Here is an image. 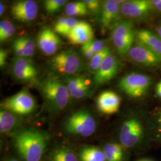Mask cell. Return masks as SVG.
Wrapping results in <instances>:
<instances>
[{
    "mask_svg": "<svg viewBox=\"0 0 161 161\" xmlns=\"http://www.w3.org/2000/svg\"><path fill=\"white\" fill-rule=\"evenodd\" d=\"M150 2L153 10L161 13V0H152Z\"/></svg>",
    "mask_w": 161,
    "mask_h": 161,
    "instance_id": "cell-34",
    "label": "cell"
},
{
    "mask_svg": "<svg viewBox=\"0 0 161 161\" xmlns=\"http://www.w3.org/2000/svg\"><path fill=\"white\" fill-rule=\"evenodd\" d=\"M66 2V0H46L44 4L47 13L53 14L60 11Z\"/></svg>",
    "mask_w": 161,
    "mask_h": 161,
    "instance_id": "cell-28",
    "label": "cell"
},
{
    "mask_svg": "<svg viewBox=\"0 0 161 161\" xmlns=\"http://www.w3.org/2000/svg\"><path fill=\"white\" fill-rule=\"evenodd\" d=\"M144 129L137 118H131L125 121L121 127L119 139L121 144L130 148L138 144L143 137Z\"/></svg>",
    "mask_w": 161,
    "mask_h": 161,
    "instance_id": "cell-8",
    "label": "cell"
},
{
    "mask_svg": "<svg viewBox=\"0 0 161 161\" xmlns=\"http://www.w3.org/2000/svg\"><path fill=\"white\" fill-rule=\"evenodd\" d=\"M22 122L19 115L10 111L1 109L0 111V132L9 134L14 131Z\"/></svg>",
    "mask_w": 161,
    "mask_h": 161,
    "instance_id": "cell-20",
    "label": "cell"
},
{
    "mask_svg": "<svg viewBox=\"0 0 161 161\" xmlns=\"http://www.w3.org/2000/svg\"><path fill=\"white\" fill-rule=\"evenodd\" d=\"M79 22L80 21L76 19H75V17H67L63 26L58 31L57 33L58 34L62 35L68 37L70 32L77 25V24L79 23Z\"/></svg>",
    "mask_w": 161,
    "mask_h": 161,
    "instance_id": "cell-29",
    "label": "cell"
},
{
    "mask_svg": "<svg viewBox=\"0 0 161 161\" xmlns=\"http://www.w3.org/2000/svg\"><path fill=\"white\" fill-rule=\"evenodd\" d=\"M11 70L13 77L22 82L35 80L38 75L35 64L28 58H14L11 65Z\"/></svg>",
    "mask_w": 161,
    "mask_h": 161,
    "instance_id": "cell-10",
    "label": "cell"
},
{
    "mask_svg": "<svg viewBox=\"0 0 161 161\" xmlns=\"http://www.w3.org/2000/svg\"><path fill=\"white\" fill-rule=\"evenodd\" d=\"M4 9H5V7L4 4L2 3V1H1L0 3V16H1L4 12Z\"/></svg>",
    "mask_w": 161,
    "mask_h": 161,
    "instance_id": "cell-36",
    "label": "cell"
},
{
    "mask_svg": "<svg viewBox=\"0 0 161 161\" xmlns=\"http://www.w3.org/2000/svg\"><path fill=\"white\" fill-rule=\"evenodd\" d=\"M156 32H157V35L159 36V38L161 39V24L157 27Z\"/></svg>",
    "mask_w": 161,
    "mask_h": 161,
    "instance_id": "cell-37",
    "label": "cell"
},
{
    "mask_svg": "<svg viewBox=\"0 0 161 161\" xmlns=\"http://www.w3.org/2000/svg\"><path fill=\"white\" fill-rule=\"evenodd\" d=\"M120 68L121 64L118 58L110 53L94 74V82L95 85L100 86L112 80L118 74Z\"/></svg>",
    "mask_w": 161,
    "mask_h": 161,
    "instance_id": "cell-9",
    "label": "cell"
},
{
    "mask_svg": "<svg viewBox=\"0 0 161 161\" xmlns=\"http://www.w3.org/2000/svg\"><path fill=\"white\" fill-rule=\"evenodd\" d=\"M15 26L8 20H4L0 22V41L4 42L8 40L15 33Z\"/></svg>",
    "mask_w": 161,
    "mask_h": 161,
    "instance_id": "cell-27",
    "label": "cell"
},
{
    "mask_svg": "<svg viewBox=\"0 0 161 161\" xmlns=\"http://www.w3.org/2000/svg\"><path fill=\"white\" fill-rule=\"evenodd\" d=\"M96 123L94 118L86 110H80L70 115L65 123L67 132L82 137H88L94 132Z\"/></svg>",
    "mask_w": 161,
    "mask_h": 161,
    "instance_id": "cell-4",
    "label": "cell"
},
{
    "mask_svg": "<svg viewBox=\"0 0 161 161\" xmlns=\"http://www.w3.org/2000/svg\"><path fill=\"white\" fill-rule=\"evenodd\" d=\"M135 43L161 54V39L154 32L146 29H140L136 32Z\"/></svg>",
    "mask_w": 161,
    "mask_h": 161,
    "instance_id": "cell-19",
    "label": "cell"
},
{
    "mask_svg": "<svg viewBox=\"0 0 161 161\" xmlns=\"http://www.w3.org/2000/svg\"><path fill=\"white\" fill-rule=\"evenodd\" d=\"M66 14L69 17L85 16L88 13L86 3L82 1H75L68 3L65 7Z\"/></svg>",
    "mask_w": 161,
    "mask_h": 161,
    "instance_id": "cell-23",
    "label": "cell"
},
{
    "mask_svg": "<svg viewBox=\"0 0 161 161\" xmlns=\"http://www.w3.org/2000/svg\"><path fill=\"white\" fill-rule=\"evenodd\" d=\"M50 64L55 71L67 76L79 73L84 66L79 54L72 50H67L56 54L51 58Z\"/></svg>",
    "mask_w": 161,
    "mask_h": 161,
    "instance_id": "cell-5",
    "label": "cell"
},
{
    "mask_svg": "<svg viewBox=\"0 0 161 161\" xmlns=\"http://www.w3.org/2000/svg\"><path fill=\"white\" fill-rule=\"evenodd\" d=\"M23 52L24 58H31L34 56L35 48L34 41L31 38L25 36L15 40Z\"/></svg>",
    "mask_w": 161,
    "mask_h": 161,
    "instance_id": "cell-24",
    "label": "cell"
},
{
    "mask_svg": "<svg viewBox=\"0 0 161 161\" xmlns=\"http://www.w3.org/2000/svg\"><path fill=\"white\" fill-rule=\"evenodd\" d=\"M155 88L156 95L161 98V80L157 84Z\"/></svg>",
    "mask_w": 161,
    "mask_h": 161,
    "instance_id": "cell-35",
    "label": "cell"
},
{
    "mask_svg": "<svg viewBox=\"0 0 161 161\" xmlns=\"http://www.w3.org/2000/svg\"><path fill=\"white\" fill-rule=\"evenodd\" d=\"M121 14L134 19H140L149 15L152 9L150 1L130 0L121 4Z\"/></svg>",
    "mask_w": 161,
    "mask_h": 161,
    "instance_id": "cell-13",
    "label": "cell"
},
{
    "mask_svg": "<svg viewBox=\"0 0 161 161\" xmlns=\"http://www.w3.org/2000/svg\"><path fill=\"white\" fill-rule=\"evenodd\" d=\"M37 88L46 106L50 110L60 112L68 106L71 96L64 80L57 75H47L37 82Z\"/></svg>",
    "mask_w": 161,
    "mask_h": 161,
    "instance_id": "cell-2",
    "label": "cell"
},
{
    "mask_svg": "<svg viewBox=\"0 0 161 161\" xmlns=\"http://www.w3.org/2000/svg\"><path fill=\"white\" fill-rule=\"evenodd\" d=\"M103 151L106 161H122L124 154L122 149L119 144L116 143L106 144Z\"/></svg>",
    "mask_w": 161,
    "mask_h": 161,
    "instance_id": "cell-22",
    "label": "cell"
},
{
    "mask_svg": "<svg viewBox=\"0 0 161 161\" xmlns=\"http://www.w3.org/2000/svg\"><path fill=\"white\" fill-rule=\"evenodd\" d=\"M121 7V4L116 0H106L102 3L99 22L104 32L113 27L119 21Z\"/></svg>",
    "mask_w": 161,
    "mask_h": 161,
    "instance_id": "cell-12",
    "label": "cell"
},
{
    "mask_svg": "<svg viewBox=\"0 0 161 161\" xmlns=\"http://www.w3.org/2000/svg\"><path fill=\"white\" fill-rule=\"evenodd\" d=\"M96 103L100 112L106 115H112L119 109L121 98L114 92L104 91L99 94Z\"/></svg>",
    "mask_w": 161,
    "mask_h": 161,
    "instance_id": "cell-17",
    "label": "cell"
},
{
    "mask_svg": "<svg viewBox=\"0 0 161 161\" xmlns=\"http://www.w3.org/2000/svg\"><path fill=\"white\" fill-rule=\"evenodd\" d=\"M38 7L33 0H21L16 1L11 7V13L13 17L22 22L33 20L37 16Z\"/></svg>",
    "mask_w": 161,
    "mask_h": 161,
    "instance_id": "cell-14",
    "label": "cell"
},
{
    "mask_svg": "<svg viewBox=\"0 0 161 161\" xmlns=\"http://www.w3.org/2000/svg\"><path fill=\"white\" fill-rule=\"evenodd\" d=\"M84 2L86 3L87 8L89 11L93 13H99L100 11L102 3L97 0H84Z\"/></svg>",
    "mask_w": 161,
    "mask_h": 161,
    "instance_id": "cell-31",
    "label": "cell"
},
{
    "mask_svg": "<svg viewBox=\"0 0 161 161\" xmlns=\"http://www.w3.org/2000/svg\"><path fill=\"white\" fill-rule=\"evenodd\" d=\"M35 98L27 89H23L16 94L7 98L1 103L2 109L10 111L18 115H27L36 108Z\"/></svg>",
    "mask_w": 161,
    "mask_h": 161,
    "instance_id": "cell-7",
    "label": "cell"
},
{
    "mask_svg": "<svg viewBox=\"0 0 161 161\" xmlns=\"http://www.w3.org/2000/svg\"><path fill=\"white\" fill-rule=\"evenodd\" d=\"M48 136L34 128L23 129L14 134V144L25 161H40L46 149Z\"/></svg>",
    "mask_w": 161,
    "mask_h": 161,
    "instance_id": "cell-1",
    "label": "cell"
},
{
    "mask_svg": "<svg viewBox=\"0 0 161 161\" xmlns=\"http://www.w3.org/2000/svg\"><path fill=\"white\" fill-rule=\"evenodd\" d=\"M127 56L136 64L145 67H154L161 64V54L135 43Z\"/></svg>",
    "mask_w": 161,
    "mask_h": 161,
    "instance_id": "cell-11",
    "label": "cell"
},
{
    "mask_svg": "<svg viewBox=\"0 0 161 161\" xmlns=\"http://www.w3.org/2000/svg\"><path fill=\"white\" fill-rule=\"evenodd\" d=\"M151 84L149 76L132 72L125 75L119 82L121 92L131 98H140L147 93Z\"/></svg>",
    "mask_w": 161,
    "mask_h": 161,
    "instance_id": "cell-6",
    "label": "cell"
},
{
    "mask_svg": "<svg viewBox=\"0 0 161 161\" xmlns=\"http://www.w3.org/2000/svg\"><path fill=\"white\" fill-rule=\"evenodd\" d=\"M64 80L71 97L82 99L90 96L91 93V87L85 76H67L64 78Z\"/></svg>",
    "mask_w": 161,
    "mask_h": 161,
    "instance_id": "cell-15",
    "label": "cell"
},
{
    "mask_svg": "<svg viewBox=\"0 0 161 161\" xmlns=\"http://www.w3.org/2000/svg\"><path fill=\"white\" fill-rule=\"evenodd\" d=\"M81 161H106L103 151L95 147H86L80 150Z\"/></svg>",
    "mask_w": 161,
    "mask_h": 161,
    "instance_id": "cell-21",
    "label": "cell"
},
{
    "mask_svg": "<svg viewBox=\"0 0 161 161\" xmlns=\"http://www.w3.org/2000/svg\"><path fill=\"white\" fill-rule=\"evenodd\" d=\"M136 32L134 24L130 20H121L112 27V39L117 52L127 56L135 41Z\"/></svg>",
    "mask_w": 161,
    "mask_h": 161,
    "instance_id": "cell-3",
    "label": "cell"
},
{
    "mask_svg": "<svg viewBox=\"0 0 161 161\" xmlns=\"http://www.w3.org/2000/svg\"><path fill=\"white\" fill-rule=\"evenodd\" d=\"M7 58V52L3 48H1V50H0V66L1 68L5 66Z\"/></svg>",
    "mask_w": 161,
    "mask_h": 161,
    "instance_id": "cell-33",
    "label": "cell"
},
{
    "mask_svg": "<svg viewBox=\"0 0 161 161\" xmlns=\"http://www.w3.org/2000/svg\"><path fill=\"white\" fill-rule=\"evenodd\" d=\"M86 47H89L94 54L102 52L106 47V42L103 40H94L92 39V40L89 41L86 44H84Z\"/></svg>",
    "mask_w": 161,
    "mask_h": 161,
    "instance_id": "cell-30",
    "label": "cell"
},
{
    "mask_svg": "<svg viewBox=\"0 0 161 161\" xmlns=\"http://www.w3.org/2000/svg\"><path fill=\"white\" fill-rule=\"evenodd\" d=\"M94 31L90 24L80 21L68 36L69 41L73 44H84L92 40Z\"/></svg>",
    "mask_w": 161,
    "mask_h": 161,
    "instance_id": "cell-18",
    "label": "cell"
},
{
    "mask_svg": "<svg viewBox=\"0 0 161 161\" xmlns=\"http://www.w3.org/2000/svg\"><path fill=\"white\" fill-rule=\"evenodd\" d=\"M81 52L82 54L89 59H91L94 56V55L95 54L94 53V52H92V50L88 47H86L85 45H82L81 47Z\"/></svg>",
    "mask_w": 161,
    "mask_h": 161,
    "instance_id": "cell-32",
    "label": "cell"
},
{
    "mask_svg": "<svg viewBox=\"0 0 161 161\" xmlns=\"http://www.w3.org/2000/svg\"><path fill=\"white\" fill-rule=\"evenodd\" d=\"M158 123L159 125V130L161 132V113L159 115L158 118Z\"/></svg>",
    "mask_w": 161,
    "mask_h": 161,
    "instance_id": "cell-38",
    "label": "cell"
},
{
    "mask_svg": "<svg viewBox=\"0 0 161 161\" xmlns=\"http://www.w3.org/2000/svg\"><path fill=\"white\" fill-rule=\"evenodd\" d=\"M150 161V160H142V161Z\"/></svg>",
    "mask_w": 161,
    "mask_h": 161,
    "instance_id": "cell-40",
    "label": "cell"
},
{
    "mask_svg": "<svg viewBox=\"0 0 161 161\" xmlns=\"http://www.w3.org/2000/svg\"><path fill=\"white\" fill-rule=\"evenodd\" d=\"M51 161H78V159L72 150L66 147H59L53 152Z\"/></svg>",
    "mask_w": 161,
    "mask_h": 161,
    "instance_id": "cell-25",
    "label": "cell"
},
{
    "mask_svg": "<svg viewBox=\"0 0 161 161\" xmlns=\"http://www.w3.org/2000/svg\"><path fill=\"white\" fill-rule=\"evenodd\" d=\"M111 53L109 48L107 46L102 52L97 53L94 55L90 60V70L95 74L100 68L101 64Z\"/></svg>",
    "mask_w": 161,
    "mask_h": 161,
    "instance_id": "cell-26",
    "label": "cell"
},
{
    "mask_svg": "<svg viewBox=\"0 0 161 161\" xmlns=\"http://www.w3.org/2000/svg\"><path fill=\"white\" fill-rule=\"evenodd\" d=\"M37 42L41 52L46 56H51L58 51L61 40L54 31L48 27H44L38 35Z\"/></svg>",
    "mask_w": 161,
    "mask_h": 161,
    "instance_id": "cell-16",
    "label": "cell"
},
{
    "mask_svg": "<svg viewBox=\"0 0 161 161\" xmlns=\"http://www.w3.org/2000/svg\"><path fill=\"white\" fill-rule=\"evenodd\" d=\"M17 161V159H14V158H12V159H10V160H8V161Z\"/></svg>",
    "mask_w": 161,
    "mask_h": 161,
    "instance_id": "cell-39",
    "label": "cell"
}]
</instances>
